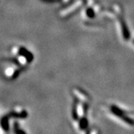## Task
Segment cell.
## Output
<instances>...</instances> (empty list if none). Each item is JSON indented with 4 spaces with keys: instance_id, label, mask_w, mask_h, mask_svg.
Wrapping results in <instances>:
<instances>
[{
    "instance_id": "ba28073f",
    "label": "cell",
    "mask_w": 134,
    "mask_h": 134,
    "mask_svg": "<svg viewBox=\"0 0 134 134\" xmlns=\"http://www.w3.org/2000/svg\"><path fill=\"white\" fill-rule=\"evenodd\" d=\"M133 43H134V41H133Z\"/></svg>"
},
{
    "instance_id": "7a4b0ae2",
    "label": "cell",
    "mask_w": 134,
    "mask_h": 134,
    "mask_svg": "<svg viewBox=\"0 0 134 134\" xmlns=\"http://www.w3.org/2000/svg\"><path fill=\"white\" fill-rule=\"evenodd\" d=\"M110 110H111V112L115 115L116 116H118V117H119V118H121L122 116H124L125 115H126V113L124 112L122 110H121L120 108H119L118 107H116L115 105H113L111 107V108H110Z\"/></svg>"
},
{
    "instance_id": "6da1fadb",
    "label": "cell",
    "mask_w": 134,
    "mask_h": 134,
    "mask_svg": "<svg viewBox=\"0 0 134 134\" xmlns=\"http://www.w3.org/2000/svg\"><path fill=\"white\" fill-rule=\"evenodd\" d=\"M121 29H122V34L124 36V38L126 40H128L130 39V32L128 28L127 25L125 23V20L123 19H121Z\"/></svg>"
},
{
    "instance_id": "8992f818",
    "label": "cell",
    "mask_w": 134,
    "mask_h": 134,
    "mask_svg": "<svg viewBox=\"0 0 134 134\" xmlns=\"http://www.w3.org/2000/svg\"><path fill=\"white\" fill-rule=\"evenodd\" d=\"M14 75V71L13 68L10 67L5 70V75H7L8 77H12Z\"/></svg>"
},
{
    "instance_id": "3957f363",
    "label": "cell",
    "mask_w": 134,
    "mask_h": 134,
    "mask_svg": "<svg viewBox=\"0 0 134 134\" xmlns=\"http://www.w3.org/2000/svg\"><path fill=\"white\" fill-rule=\"evenodd\" d=\"M88 125H89V123H88V120H87V119L85 118V117L82 118L81 119V121H80V123H79V126H80L81 129H86L87 127H88Z\"/></svg>"
},
{
    "instance_id": "5b68a950",
    "label": "cell",
    "mask_w": 134,
    "mask_h": 134,
    "mask_svg": "<svg viewBox=\"0 0 134 134\" xmlns=\"http://www.w3.org/2000/svg\"><path fill=\"white\" fill-rule=\"evenodd\" d=\"M86 15L90 18H94L95 16H96V12L92 8H89L88 9L86 10Z\"/></svg>"
},
{
    "instance_id": "52a82bcc",
    "label": "cell",
    "mask_w": 134,
    "mask_h": 134,
    "mask_svg": "<svg viewBox=\"0 0 134 134\" xmlns=\"http://www.w3.org/2000/svg\"><path fill=\"white\" fill-rule=\"evenodd\" d=\"M72 116H73V119L75 120L78 119V113H77V110L75 106H74V107H73V110H72Z\"/></svg>"
},
{
    "instance_id": "277c9868",
    "label": "cell",
    "mask_w": 134,
    "mask_h": 134,
    "mask_svg": "<svg viewBox=\"0 0 134 134\" xmlns=\"http://www.w3.org/2000/svg\"><path fill=\"white\" fill-rule=\"evenodd\" d=\"M121 119L123 120L124 121H125L127 124H128V125H132V126H133V125H134V119H131V118H130L128 115H125L124 116H122Z\"/></svg>"
}]
</instances>
